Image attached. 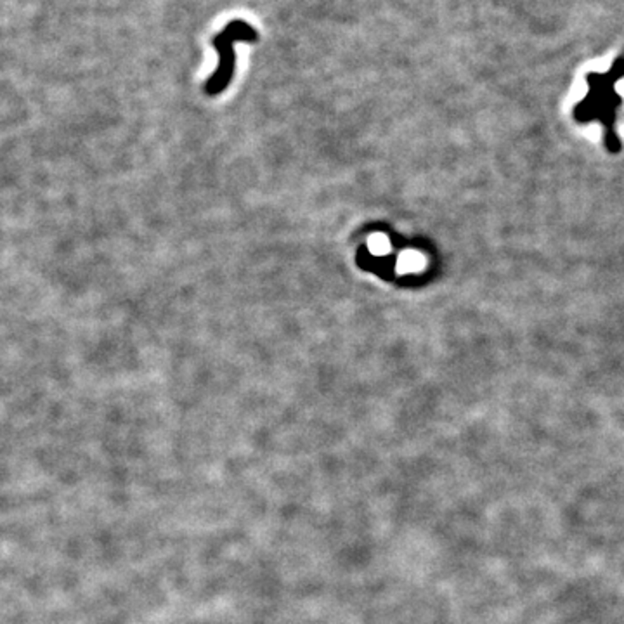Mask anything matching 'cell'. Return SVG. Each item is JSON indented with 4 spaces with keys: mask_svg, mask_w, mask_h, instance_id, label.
I'll list each match as a JSON object with an SVG mask.
<instances>
[{
    "mask_svg": "<svg viewBox=\"0 0 624 624\" xmlns=\"http://www.w3.org/2000/svg\"><path fill=\"white\" fill-rule=\"evenodd\" d=\"M255 42L257 40V31L248 23L236 19L231 21L217 37L214 38V45L219 53V66L217 72L212 75L205 84V92L210 96H217L222 90L227 89L231 78L234 73L236 56H234V42Z\"/></svg>",
    "mask_w": 624,
    "mask_h": 624,
    "instance_id": "6da1fadb",
    "label": "cell"
},
{
    "mask_svg": "<svg viewBox=\"0 0 624 624\" xmlns=\"http://www.w3.org/2000/svg\"><path fill=\"white\" fill-rule=\"evenodd\" d=\"M373 246H375V250H378V252H385L387 241L383 238H376L373 239Z\"/></svg>",
    "mask_w": 624,
    "mask_h": 624,
    "instance_id": "7a4b0ae2",
    "label": "cell"
}]
</instances>
